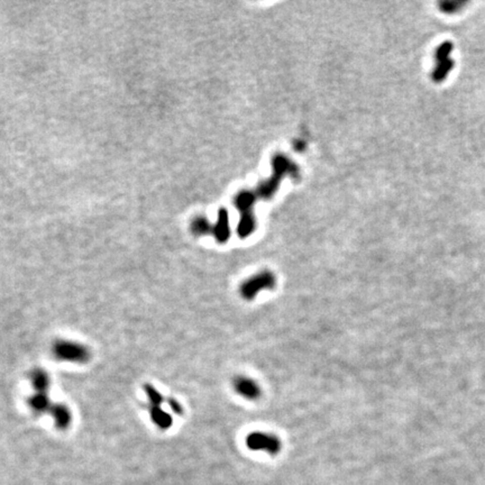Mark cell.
Listing matches in <instances>:
<instances>
[{"mask_svg":"<svg viewBox=\"0 0 485 485\" xmlns=\"http://www.w3.org/2000/svg\"><path fill=\"white\" fill-rule=\"evenodd\" d=\"M246 445L252 451L267 452L270 455H277L281 451V440L274 435L267 432L255 431L246 438Z\"/></svg>","mask_w":485,"mask_h":485,"instance_id":"277c9868","label":"cell"},{"mask_svg":"<svg viewBox=\"0 0 485 485\" xmlns=\"http://www.w3.org/2000/svg\"><path fill=\"white\" fill-rule=\"evenodd\" d=\"M170 406L172 407V409L173 411H174L177 415H181L182 413V408L181 406L179 405V403L175 401V400H170Z\"/></svg>","mask_w":485,"mask_h":485,"instance_id":"7c38bea8","label":"cell"},{"mask_svg":"<svg viewBox=\"0 0 485 485\" xmlns=\"http://www.w3.org/2000/svg\"><path fill=\"white\" fill-rule=\"evenodd\" d=\"M33 380H34L35 386H36L37 389H39V390H44L45 387L48 386V376L42 371L35 372Z\"/></svg>","mask_w":485,"mask_h":485,"instance_id":"9c48e42d","label":"cell"},{"mask_svg":"<svg viewBox=\"0 0 485 485\" xmlns=\"http://www.w3.org/2000/svg\"><path fill=\"white\" fill-rule=\"evenodd\" d=\"M191 231L195 235H213L216 241L221 244L226 243L231 237L228 211L225 208L219 209L216 224L211 225L206 218L197 217L191 224Z\"/></svg>","mask_w":485,"mask_h":485,"instance_id":"7a4b0ae2","label":"cell"},{"mask_svg":"<svg viewBox=\"0 0 485 485\" xmlns=\"http://www.w3.org/2000/svg\"><path fill=\"white\" fill-rule=\"evenodd\" d=\"M30 403H32V406L35 408V409L40 410V409H44V408L47 407L48 399L45 395L39 394V395L34 396V399L32 400V402H30Z\"/></svg>","mask_w":485,"mask_h":485,"instance_id":"30bf717a","label":"cell"},{"mask_svg":"<svg viewBox=\"0 0 485 485\" xmlns=\"http://www.w3.org/2000/svg\"><path fill=\"white\" fill-rule=\"evenodd\" d=\"M234 389L238 394L246 398L248 400H256L261 396V387L254 380L246 376H237L234 380Z\"/></svg>","mask_w":485,"mask_h":485,"instance_id":"5b68a950","label":"cell"},{"mask_svg":"<svg viewBox=\"0 0 485 485\" xmlns=\"http://www.w3.org/2000/svg\"><path fill=\"white\" fill-rule=\"evenodd\" d=\"M275 284H277L275 275L271 271L265 270L244 281L239 288V293L243 299L251 301L255 299L259 291L272 290Z\"/></svg>","mask_w":485,"mask_h":485,"instance_id":"3957f363","label":"cell"},{"mask_svg":"<svg viewBox=\"0 0 485 485\" xmlns=\"http://www.w3.org/2000/svg\"><path fill=\"white\" fill-rule=\"evenodd\" d=\"M55 354L61 359H68L70 361H82L88 356L83 347L69 343H60L56 345Z\"/></svg>","mask_w":485,"mask_h":485,"instance_id":"8992f818","label":"cell"},{"mask_svg":"<svg viewBox=\"0 0 485 485\" xmlns=\"http://www.w3.org/2000/svg\"><path fill=\"white\" fill-rule=\"evenodd\" d=\"M271 166H272V173L270 178L251 190L239 191L234 198L233 202L239 212V222L237 225V235L239 238L251 236L256 228V219L254 213L255 205L259 200H271L279 191L281 182L285 177H291L292 179H299L300 177L299 165L282 153H277L272 156Z\"/></svg>","mask_w":485,"mask_h":485,"instance_id":"6da1fadb","label":"cell"},{"mask_svg":"<svg viewBox=\"0 0 485 485\" xmlns=\"http://www.w3.org/2000/svg\"><path fill=\"white\" fill-rule=\"evenodd\" d=\"M152 417L155 423H157L163 429H166L172 425V418L167 413L163 412L160 408H153Z\"/></svg>","mask_w":485,"mask_h":485,"instance_id":"52a82bcc","label":"cell"},{"mask_svg":"<svg viewBox=\"0 0 485 485\" xmlns=\"http://www.w3.org/2000/svg\"><path fill=\"white\" fill-rule=\"evenodd\" d=\"M149 394H150L151 399L153 400V403H154V405H159V403L162 401L161 395L154 389L149 390Z\"/></svg>","mask_w":485,"mask_h":485,"instance_id":"8fae6325","label":"cell"},{"mask_svg":"<svg viewBox=\"0 0 485 485\" xmlns=\"http://www.w3.org/2000/svg\"><path fill=\"white\" fill-rule=\"evenodd\" d=\"M54 412H55L54 415H55V418H56V421H58V425H60L61 427L68 426L69 419H70L69 411L66 410L64 407H58Z\"/></svg>","mask_w":485,"mask_h":485,"instance_id":"ba28073f","label":"cell"}]
</instances>
